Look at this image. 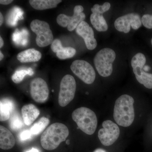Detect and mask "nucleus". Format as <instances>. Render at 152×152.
<instances>
[{
  "label": "nucleus",
  "mask_w": 152,
  "mask_h": 152,
  "mask_svg": "<svg viewBox=\"0 0 152 152\" xmlns=\"http://www.w3.org/2000/svg\"><path fill=\"white\" fill-rule=\"evenodd\" d=\"M134 103V99L128 95H123L117 99L114 107L113 117L118 125L127 127L132 124L135 117Z\"/></svg>",
  "instance_id": "nucleus-1"
},
{
  "label": "nucleus",
  "mask_w": 152,
  "mask_h": 152,
  "mask_svg": "<svg viewBox=\"0 0 152 152\" xmlns=\"http://www.w3.org/2000/svg\"><path fill=\"white\" fill-rule=\"evenodd\" d=\"M69 134V129L66 125L59 123L52 124L41 136L42 147L48 151L56 149L62 142L66 141Z\"/></svg>",
  "instance_id": "nucleus-2"
},
{
  "label": "nucleus",
  "mask_w": 152,
  "mask_h": 152,
  "mask_svg": "<svg viewBox=\"0 0 152 152\" xmlns=\"http://www.w3.org/2000/svg\"><path fill=\"white\" fill-rule=\"evenodd\" d=\"M72 118L79 129L87 134H93L96 129V115L88 108L81 107L76 109L72 114Z\"/></svg>",
  "instance_id": "nucleus-3"
},
{
  "label": "nucleus",
  "mask_w": 152,
  "mask_h": 152,
  "mask_svg": "<svg viewBox=\"0 0 152 152\" xmlns=\"http://www.w3.org/2000/svg\"><path fill=\"white\" fill-rule=\"evenodd\" d=\"M115 58V53L108 48L102 49L97 53L94 58V64L101 76L108 77L111 75L113 64Z\"/></svg>",
  "instance_id": "nucleus-4"
},
{
  "label": "nucleus",
  "mask_w": 152,
  "mask_h": 152,
  "mask_svg": "<svg viewBox=\"0 0 152 152\" xmlns=\"http://www.w3.org/2000/svg\"><path fill=\"white\" fill-rule=\"evenodd\" d=\"M30 27L37 35L36 42L38 46L41 48L48 46L54 41L53 33L47 22L36 19L31 22Z\"/></svg>",
  "instance_id": "nucleus-5"
},
{
  "label": "nucleus",
  "mask_w": 152,
  "mask_h": 152,
  "mask_svg": "<svg viewBox=\"0 0 152 152\" xmlns=\"http://www.w3.org/2000/svg\"><path fill=\"white\" fill-rule=\"evenodd\" d=\"M146 59L145 55L138 53L133 57L131 65L136 79L147 88L152 89V74L146 72L143 69Z\"/></svg>",
  "instance_id": "nucleus-6"
},
{
  "label": "nucleus",
  "mask_w": 152,
  "mask_h": 152,
  "mask_svg": "<svg viewBox=\"0 0 152 152\" xmlns=\"http://www.w3.org/2000/svg\"><path fill=\"white\" fill-rule=\"evenodd\" d=\"M76 90L75 80L72 76H64L61 82L58 95V103L60 106L67 105L75 97Z\"/></svg>",
  "instance_id": "nucleus-7"
},
{
  "label": "nucleus",
  "mask_w": 152,
  "mask_h": 152,
  "mask_svg": "<svg viewBox=\"0 0 152 152\" xmlns=\"http://www.w3.org/2000/svg\"><path fill=\"white\" fill-rule=\"evenodd\" d=\"M72 72L87 84H91L96 78V72L92 66L83 60L74 61L71 66Z\"/></svg>",
  "instance_id": "nucleus-8"
},
{
  "label": "nucleus",
  "mask_w": 152,
  "mask_h": 152,
  "mask_svg": "<svg viewBox=\"0 0 152 152\" xmlns=\"http://www.w3.org/2000/svg\"><path fill=\"white\" fill-rule=\"evenodd\" d=\"M83 6H76L74 8L72 16H68L64 14H60L57 17V23L63 27H67L68 31H72L85 20L86 15L83 12Z\"/></svg>",
  "instance_id": "nucleus-9"
},
{
  "label": "nucleus",
  "mask_w": 152,
  "mask_h": 152,
  "mask_svg": "<svg viewBox=\"0 0 152 152\" xmlns=\"http://www.w3.org/2000/svg\"><path fill=\"white\" fill-rule=\"evenodd\" d=\"M102 126L103 128L100 129L98 133V137L104 145H111L119 137V128L116 124L110 120L104 121Z\"/></svg>",
  "instance_id": "nucleus-10"
},
{
  "label": "nucleus",
  "mask_w": 152,
  "mask_h": 152,
  "mask_svg": "<svg viewBox=\"0 0 152 152\" xmlns=\"http://www.w3.org/2000/svg\"><path fill=\"white\" fill-rule=\"evenodd\" d=\"M142 20L138 14L131 13L117 18L115 21V27L120 32L128 33L130 27L133 29L137 30L142 26Z\"/></svg>",
  "instance_id": "nucleus-11"
},
{
  "label": "nucleus",
  "mask_w": 152,
  "mask_h": 152,
  "mask_svg": "<svg viewBox=\"0 0 152 152\" xmlns=\"http://www.w3.org/2000/svg\"><path fill=\"white\" fill-rule=\"evenodd\" d=\"M30 93L33 99L39 103L46 102L49 90L46 82L41 78L33 79L30 83Z\"/></svg>",
  "instance_id": "nucleus-12"
},
{
  "label": "nucleus",
  "mask_w": 152,
  "mask_h": 152,
  "mask_svg": "<svg viewBox=\"0 0 152 152\" xmlns=\"http://www.w3.org/2000/svg\"><path fill=\"white\" fill-rule=\"evenodd\" d=\"M77 34L84 39L87 49L93 50L97 46V42L94 38L92 28L86 22H82L76 28Z\"/></svg>",
  "instance_id": "nucleus-13"
},
{
  "label": "nucleus",
  "mask_w": 152,
  "mask_h": 152,
  "mask_svg": "<svg viewBox=\"0 0 152 152\" xmlns=\"http://www.w3.org/2000/svg\"><path fill=\"white\" fill-rule=\"evenodd\" d=\"M21 112L23 121L27 126L32 124L40 115L39 109L33 104L23 106Z\"/></svg>",
  "instance_id": "nucleus-14"
},
{
  "label": "nucleus",
  "mask_w": 152,
  "mask_h": 152,
  "mask_svg": "<svg viewBox=\"0 0 152 152\" xmlns=\"http://www.w3.org/2000/svg\"><path fill=\"white\" fill-rule=\"evenodd\" d=\"M15 140L12 132L4 126H0V148L10 150L15 146Z\"/></svg>",
  "instance_id": "nucleus-15"
},
{
  "label": "nucleus",
  "mask_w": 152,
  "mask_h": 152,
  "mask_svg": "<svg viewBox=\"0 0 152 152\" xmlns=\"http://www.w3.org/2000/svg\"><path fill=\"white\" fill-rule=\"evenodd\" d=\"M42 56L39 51L34 49H29L19 53L17 58L23 63L36 62L40 60Z\"/></svg>",
  "instance_id": "nucleus-16"
},
{
  "label": "nucleus",
  "mask_w": 152,
  "mask_h": 152,
  "mask_svg": "<svg viewBox=\"0 0 152 152\" xmlns=\"http://www.w3.org/2000/svg\"><path fill=\"white\" fill-rule=\"evenodd\" d=\"M15 104L14 102L7 98H4L0 102V121H4L9 120L11 113L14 110Z\"/></svg>",
  "instance_id": "nucleus-17"
},
{
  "label": "nucleus",
  "mask_w": 152,
  "mask_h": 152,
  "mask_svg": "<svg viewBox=\"0 0 152 152\" xmlns=\"http://www.w3.org/2000/svg\"><path fill=\"white\" fill-rule=\"evenodd\" d=\"M61 2V0H30L29 1L30 4L33 8L39 10L54 8Z\"/></svg>",
  "instance_id": "nucleus-18"
},
{
  "label": "nucleus",
  "mask_w": 152,
  "mask_h": 152,
  "mask_svg": "<svg viewBox=\"0 0 152 152\" xmlns=\"http://www.w3.org/2000/svg\"><path fill=\"white\" fill-rule=\"evenodd\" d=\"M90 20L93 27L98 31H106L108 25L102 14L93 12L90 16Z\"/></svg>",
  "instance_id": "nucleus-19"
},
{
  "label": "nucleus",
  "mask_w": 152,
  "mask_h": 152,
  "mask_svg": "<svg viewBox=\"0 0 152 152\" xmlns=\"http://www.w3.org/2000/svg\"><path fill=\"white\" fill-rule=\"evenodd\" d=\"M50 123L49 119L46 117H42L38 121L35 123L30 129L32 135H38L46 129Z\"/></svg>",
  "instance_id": "nucleus-20"
},
{
  "label": "nucleus",
  "mask_w": 152,
  "mask_h": 152,
  "mask_svg": "<svg viewBox=\"0 0 152 152\" xmlns=\"http://www.w3.org/2000/svg\"><path fill=\"white\" fill-rule=\"evenodd\" d=\"M34 74V71L31 68L18 70L12 75V80L15 83H19L23 80L25 76L27 75L31 76H32Z\"/></svg>",
  "instance_id": "nucleus-21"
},
{
  "label": "nucleus",
  "mask_w": 152,
  "mask_h": 152,
  "mask_svg": "<svg viewBox=\"0 0 152 152\" xmlns=\"http://www.w3.org/2000/svg\"><path fill=\"white\" fill-rule=\"evenodd\" d=\"M9 124L11 129L15 131H18L23 128V121L19 113L17 112L13 113L10 117Z\"/></svg>",
  "instance_id": "nucleus-22"
},
{
  "label": "nucleus",
  "mask_w": 152,
  "mask_h": 152,
  "mask_svg": "<svg viewBox=\"0 0 152 152\" xmlns=\"http://www.w3.org/2000/svg\"><path fill=\"white\" fill-rule=\"evenodd\" d=\"M76 53V50L74 48L72 47L64 48L63 47L57 52L56 56L60 59L64 60L73 57Z\"/></svg>",
  "instance_id": "nucleus-23"
},
{
  "label": "nucleus",
  "mask_w": 152,
  "mask_h": 152,
  "mask_svg": "<svg viewBox=\"0 0 152 152\" xmlns=\"http://www.w3.org/2000/svg\"><path fill=\"white\" fill-rule=\"evenodd\" d=\"M110 4L109 2L104 3L102 6L96 4L94 5L93 7L91 9V10L92 13L97 12L99 14H103L108 11L110 8Z\"/></svg>",
  "instance_id": "nucleus-24"
},
{
  "label": "nucleus",
  "mask_w": 152,
  "mask_h": 152,
  "mask_svg": "<svg viewBox=\"0 0 152 152\" xmlns=\"http://www.w3.org/2000/svg\"><path fill=\"white\" fill-rule=\"evenodd\" d=\"M142 24L148 29L152 28V15H145L142 18Z\"/></svg>",
  "instance_id": "nucleus-25"
},
{
  "label": "nucleus",
  "mask_w": 152,
  "mask_h": 152,
  "mask_svg": "<svg viewBox=\"0 0 152 152\" xmlns=\"http://www.w3.org/2000/svg\"><path fill=\"white\" fill-rule=\"evenodd\" d=\"M32 135V134L30 130H26L22 131L20 133L19 138L21 141H26V140L31 139Z\"/></svg>",
  "instance_id": "nucleus-26"
},
{
  "label": "nucleus",
  "mask_w": 152,
  "mask_h": 152,
  "mask_svg": "<svg viewBox=\"0 0 152 152\" xmlns=\"http://www.w3.org/2000/svg\"><path fill=\"white\" fill-rule=\"evenodd\" d=\"M63 46L62 45L61 41L59 39H56L53 41L51 44V48L52 51L54 53H56Z\"/></svg>",
  "instance_id": "nucleus-27"
},
{
  "label": "nucleus",
  "mask_w": 152,
  "mask_h": 152,
  "mask_svg": "<svg viewBox=\"0 0 152 152\" xmlns=\"http://www.w3.org/2000/svg\"><path fill=\"white\" fill-rule=\"evenodd\" d=\"M13 1H12V0H1L0 1V4H1L7 5L10 4Z\"/></svg>",
  "instance_id": "nucleus-28"
},
{
  "label": "nucleus",
  "mask_w": 152,
  "mask_h": 152,
  "mask_svg": "<svg viewBox=\"0 0 152 152\" xmlns=\"http://www.w3.org/2000/svg\"><path fill=\"white\" fill-rule=\"evenodd\" d=\"M4 21V17L1 13H0V26H1Z\"/></svg>",
  "instance_id": "nucleus-29"
},
{
  "label": "nucleus",
  "mask_w": 152,
  "mask_h": 152,
  "mask_svg": "<svg viewBox=\"0 0 152 152\" xmlns=\"http://www.w3.org/2000/svg\"><path fill=\"white\" fill-rule=\"evenodd\" d=\"M26 152H39V150L37 148H32L31 149L29 150V151H27Z\"/></svg>",
  "instance_id": "nucleus-30"
},
{
  "label": "nucleus",
  "mask_w": 152,
  "mask_h": 152,
  "mask_svg": "<svg viewBox=\"0 0 152 152\" xmlns=\"http://www.w3.org/2000/svg\"><path fill=\"white\" fill-rule=\"evenodd\" d=\"M4 42L1 37H0V48H2L4 46Z\"/></svg>",
  "instance_id": "nucleus-31"
},
{
  "label": "nucleus",
  "mask_w": 152,
  "mask_h": 152,
  "mask_svg": "<svg viewBox=\"0 0 152 152\" xmlns=\"http://www.w3.org/2000/svg\"><path fill=\"white\" fill-rule=\"evenodd\" d=\"M94 152H107L104 150L103 149L98 148L97 149L95 150Z\"/></svg>",
  "instance_id": "nucleus-32"
},
{
  "label": "nucleus",
  "mask_w": 152,
  "mask_h": 152,
  "mask_svg": "<svg viewBox=\"0 0 152 152\" xmlns=\"http://www.w3.org/2000/svg\"><path fill=\"white\" fill-rule=\"evenodd\" d=\"M143 69L145 71H148L149 69H150V68L149 66H145V67H144Z\"/></svg>",
  "instance_id": "nucleus-33"
},
{
  "label": "nucleus",
  "mask_w": 152,
  "mask_h": 152,
  "mask_svg": "<svg viewBox=\"0 0 152 152\" xmlns=\"http://www.w3.org/2000/svg\"><path fill=\"white\" fill-rule=\"evenodd\" d=\"M4 55L1 52H0V61H1L4 58Z\"/></svg>",
  "instance_id": "nucleus-34"
},
{
  "label": "nucleus",
  "mask_w": 152,
  "mask_h": 152,
  "mask_svg": "<svg viewBox=\"0 0 152 152\" xmlns=\"http://www.w3.org/2000/svg\"><path fill=\"white\" fill-rule=\"evenodd\" d=\"M69 140H67L66 143L67 144H69Z\"/></svg>",
  "instance_id": "nucleus-35"
},
{
  "label": "nucleus",
  "mask_w": 152,
  "mask_h": 152,
  "mask_svg": "<svg viewBox=\"0 0 152 152\" xmlns=\"http://www.w3.org/2000/svg\"><path fill=\"white\" fill-rule=\"evenodd\" d=\"M151 44L152 45V39H151Z\"/></svg>",
  "instance_id": "nucleus-36"
}]
</instances>
